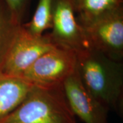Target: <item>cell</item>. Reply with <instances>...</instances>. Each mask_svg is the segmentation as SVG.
<instances>
[{"label": "cell", "mask_w": 123, "mask_h": 123, "mask_svg": "<svg viewBox=\"0 0 123 123\" xmlns=\"http://www.w3.org/2000/svg\"><path fill=\"white\" fill-rule=\"evenodd\" d=\"M79 77L84 88L108 110L122 112L123 64L89 48L76 54Z\"/></svg>", "instance_id": "obj_1"}, {"label": "cell", "mask_w": 123, "mask_h": 123, "mask_svg": "<svg viewBox=\"0 0 123 123\" xmlns=\"http://www.w3.org/2000/svg\"><path fill=\"white\" fill-rule=\"evenodd\" d=\"M0 123H76L63 87L34 86Z\"/></svg>", "instance_id": "obj_2"}, {"label": "cell", "mask_w": 123, "mask_h": 123, "mask_svg": "<svg viewBox=\"0 0 123 123\" xmlns=\"http://www.w3.org/2000/svg\"><path fill=\"white\" fill-rule=\"evenodd\" d=\"M77 69L76 53L54 47L42 55L20 78L36 87L61 88Z\"/></svg>", "instance_id": "obj_3"}, {"label": "cell", "mask_w": 123, "mask_h": 123, "mask_svg": "<svg viewBox=\"0 0 123 123\" xmlns=\"http://www.w3.org/2000/svg\"><path fill=\"white\" fill-rule=\"evenodd\" d=\"M90 48L116 61L123 58V6L79 23Z\"/></svg>", "instance_id": "obj_4"}, {"label": "cell", "mask_w": 123, "mask_h": 123, "mask_svg": "<svg viewBox=\"0 0 123 123\" xmlns=\"http://www.w3.org/2000/svg\"><path fill=\"white\" fill-rule=\"evenodd\" d=\"M54 47L48 34L34 36L21 25L0 67V73L20 78L42 55Z\"/></svg>", "instance_id": "obj_5"}, {"label": "cell", "mask_w": 123, "mask_h": 123, "mask_svg": "<svg viewBox=\"0 0 123 123\" xmlns=\"http://www.w3.org/2000/svg\"><path fill=\"white\" fill-rule=\"evenodd\" d=\"M51 29L48 35L55 47L76 54L90 48L69 0H55Z\"/></svg>", "instance_id": "obj_6"}, {"label": "cell", "mask_w": 123, "mask_h": 123, "mask_svg": "<svg viewBox=\"0 0 123 123\" xmlns=\"http://www.w3.org/2000/svg\"><path fill=\"white\" fill-rule=\"evenodd\" d=\"M63 90L75 117L77 116L85 123H108L110 110L86 90L80 79L78 68L64 82Z\"/></svg>", "instance_id": "obj_7"}, {"label": "cell", "mask_w": 123, "mask_h": 123, "mask_svg": "<svg viewBox=\"0 0 123 123\" xmlns=\"http://www.w3.org/2000/svg\"><path fill=\"white\" fill-rule=\"evenodd\" d=\"M34 86L0 73V122L25 98Z\"/></svg>", "instance_id": "obj_8"}, {"label": "cell", "mask_w": 123, "mask_h": 123, "mask_svg": "<svg viewBox=\"0 0 123 123\" xmlns=\"http://www.w3.org/2000/svg\"><path fill=\"white\" fill-rule=\"evenodd\" d=\"M77 21L83 23L123 6V0H69Z\"/></svg>", "instance_id": "obj_9"}, {"label": "cell", "mask_w": 123, "mask_h": 123, "mask_svg": "<svg viewBox=\"0 0 123 123\" xmlns=\"http://www.w3.org/2000/svg\"><path fill=\"white\" fill-rule=\"evenodd\" d=\"M55 2V0H38L31 19L23 23V26L32 35H44V31L52 26Z\"/></svg>", "instance_id": "obj_10"}, {"label": "cell", "mask_w": 123, "mask_h": 123, "mask_svg": "<svg viewBox=\"0 0 123 123\" xmlns=\"http://www.w3.org/2000/svg\"><path fill=\"white\" fill-rule=\"evenodd\" d=\"M21 25L14 22L4 0H0V67Z\"/></svg>", "instance_id": "obj_11"}, {"label": "cell", "mask_w": 123, "mask_h": 123, "mask_svg": "<svg viewBox=\"0 0 123 123\" xmlns=\"http://www.w3.org/2000/svg\"><path fill=\"white\" fill-rule=\"evenodd\" d=\"M32 0H4L14 22L22 25Z\"/></svg>", "instance_id": "obj_12"}]
</instances>
